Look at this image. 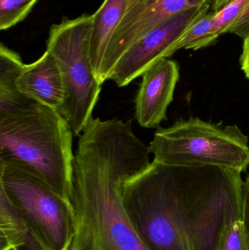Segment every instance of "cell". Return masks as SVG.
<instances>
[{"label":"cell","mask_w":249,"mask_h":250,"mask_svg":"<svg viewBox=\"0 0 249 250\" xmlns=\"http://www.w3.org/2000/svg\"><path fill=\"white\" fill-rule=\"evenodd\" d=\"M92 15L64 17L50 29L47 49L55 59L62 79L65 99L58 112L74 136L80 135L92 117L102 85L95 76L90 54Z\"/></svg>","instance_id":"5b68a950"},{"label":"cell","mask_w":249,"mask_h":250,"mask_svg":"<svg viewBox=\"0 0 249 250\" xmlns=\"http://www.w3.org/2000/svg\"><path fill=\"white\" fill-rule=\"evenodd\" d=\"M134 0H104L92 15L90 54L96 79L99 78L110 41L128 7Z\"/></svg>","instance_id":"8fae6325"},{"label":"cell","mask_w":249,"mask_h":250,"mask_svg":"<svg viewBox=\"0 0 249 250\" xmlns=\"http://www.w3.org/2000/svg\"><path fill=\"white\" fill-rule=\"evenodd\" d=\"M215 14L211 10L205 13L194 24H193L172 48V55L181 48L197 50L213 45V28Z\"/></svg>","instance_id":"5bb4252c"},{"label":"cell","mask_w":249,"mask_h":250,"mask_svg":"<svg viewBox=\"0 0 249 250\" xmlns=\"http://www.w3.org/2000/svg\"><path fill=\"white\" fill-rule=\"evenodd\" d=\"M249 0H212L211 10L214 13L213 28L214 41L228 33L230 27L248 4Z\"/></svg>","instance_id":"9a60e30c"},{"label":"cell","mask_w":249,"mask_h":250,"mask_svg":"<svg viewBox=\"0 0 249 250\" xmlns=\"http://www.w3.org/2000/svg\"><path fill=\"white\" fill-rule=\"evenodd\" d=\"M243 53L240 59L241 69L244 70L247 77L249 79V37L244 40Z\"/></svg>","instance_id":"ffe728a7"},{"label":"cell","mask_w":249,"mask_h":250,"mask_svg":"<svg viewBox=\"0 0 249 250\" xmlns=\"http://www.w3.org/2000/svg\"><path fill=\"white\" fill-rule=\"evenodd\" d=\"M73 135L57 110L39 103L0 114V161L30 169L71 203Z\"/></svg>","instance_id":"3957f363"},{"label":"cell","mask_w":249,"mask_h":250,"mask_svg":"<svg viewBox=\"0 0 249 250\" xmlns=\"http://www.w3.org/2000/svg\"><path fill=\"white\" fill-rule=\"evenodd\" d=\"M39 0H0V30L24 20Z\"/></svg>","instance_id":"2e32d148"},{"label":"cell","mask_w":249,"mask_h":250,"mask_svg":"<svg viewBox=\"0 0 249 250\" xmlns=\"http://www.w3.org/2000/svg\"><path fill=\"white\" fill-rule=\"evenodd\" d=\"M228 32L235 34L244 40L249 37V1L240 16L231 25Z\"/></svg>","instance_id":"ac0fdd59"},{"label":"cell","mask_w":249,"mask_h":250,"mask_svg":"<svg viewBox=\"0 0 249 250\" xmlns=\"http://www.w3.org/2000/svg\"><path fill=\"white\" fill-rule=\"evenodd\" d=\"M203 4L186 10L139 40L118 60L110 79L124 87L164 59L172 56V48L181 37L211 8Z\"/></svg>","instance_id":"52a82bcc"},{"label":"cell","mask_w":249,"mask_h":250,"mask_svg":"<svg viewBox=\"0 0 249 250\" xmlns=\"http://www.w3.org/2000/svg\"><path fill=\"white\" fill-rule=\"evenodd\" d=\"M20 93L35 102L59 111L65 99L64 85L54 56L46 50L30 64H25L16 82Z\"/></svg>","instance_id":"30bf717a"},{"label":"cell","mask_w":249,"mask_h":250,"mask_svg":"<svg viewBox=\"0 0 249 250\" xmlns=\"http://www.w3.org/2000/svg\"><path fill=\"white\" fill-rule=\"evenodd\" d=\"M242 222L249 250V176L246 178L243 183Z\"/></svg>","instance_id":"d6986e66"},{"label":"cell","mask_w":249,"mask_h":250,"mask_svg":"<svg viewBox=\"0 0 249 250\" xmlns=\"http://www.w3.org/2000/svg\"><path fill=\"white\" fill-rule=\"evenodd\" d=\"M25 64L20 56L3 43L0 46V114L26 108L35 101L20 93L16 84Z\"/></svg>","instance_id":"4fadbf2b"},{"label":"cell","mask_w":249,"mask_h":250,"mask_svg":"<svg viewBox=\"0 0 249 250\" xmlns=\"http://www.w3.org/2000/svg\"><path fill=\"white\" fill-rule=\"evenodd\" d=\"M0 188L51 250H68L76 228L71 203L24 166L0 161Z\"/></svg>","instance_id":"8992f818"},{"label":"cell","mask_w":249,"mask_h":250,"mask_svg":"<svg viewBox=\"0 0 249 250\" xmlns=\"http://www.w3.org/2000/svg\"><path fill=\"white\" fill-rule=\"evenodd\" d=\"M149 152L165 166H216L236 171L249 167V138L237 125L222 126L197 117L158 127Z\"/></svg>","instance_id":"277c9868"},{"label":"cell","mask_w":249,"mask_h":250,"mask_svg":"<svg viewBox=\"0 0 249 250\" xmlns=\"http://www.w3.org/2000/svg\"><path fill=\"white\" fill-rule=\"evenodd\" d=\"M241 173L153 161L124 182L127 218L149 250H214L228 223L242 220Z\"/></svg>","instance_id":"6da1fadb"},{"label":"cell","mask_w":249,"mask_h":250,"mask_svg":"<svg viewBox=\"0 0 249 250\" xmlns=\"http://www.w3.org/2000/svg\"><path fill=\"white\" fill-rule=\"evenodd\" d=\"M214 250H249L242 220L225 226Z\"/></svg>","instance_id":"e0dca14e"},{"label":"cell","mask_w":249,"mask_h":250,"mask_svg":"<svg viewBox=\"0 0 249 250\" xmlns=\"http://www.w3.org/2000/svg\"><path fill=\"white\" fill-rule=\"evenodd\" d=\"M212 0H134L117 26L104 57L98 82L109 80L124 53L162 23L186 10L210 4Z\"/></svg>","instance_id":"ba28073f"},{"label":"cell","mask_w":249,"mask_h":250,"mask_svg":"<svg viewBox=\"0 0 249 250\" xmlns=\"http://www.w3.org/2000/svg\"><path fill=\"white\" fill-rule=\"evenodd\" d=\"M142 77L135 100V118L143 127H157L167 119V109L179 79V67L176 62L164 59Z\"/></svg>","instance_id":"9c48e42d"},{"label":"cell","mask_w":249,"mask_h":250,"mask_svg":"<svg viewBox=\"0 0 249 250\" xmlns=\"http://www.w3.org/2000/svg\"><path fill=\"white\" fill-rule=\"evenodd\" d=\"M51 250L0 188V250Z\"/></svg>","instance_id":"7c38bea8"},{"label":"cell","mask_w":249,"mask_h":250,"mask_svg":"<svg viewBox=\"0 0 249 250\" xmlns=\"http://www.w3.org/2000/svg\"><path fill=\"white\" fill-rule=\"evenodd\" d=\"M149 146L118 125L87 126L73 160L70 201L76 215L68 250H149L127 218L124 182L147 168Z\"/></svg>","instance_id":"7a4b0ae2"},{"label":"cell","mask_w":249,"mask_h":250,"mask_svg":"<svg viewBox=\"0 0 249 250\" xmlns=\"http://www.w3.org/2000/svg\"></svg>","instance_id":"44dd1931"}]
</instances>
